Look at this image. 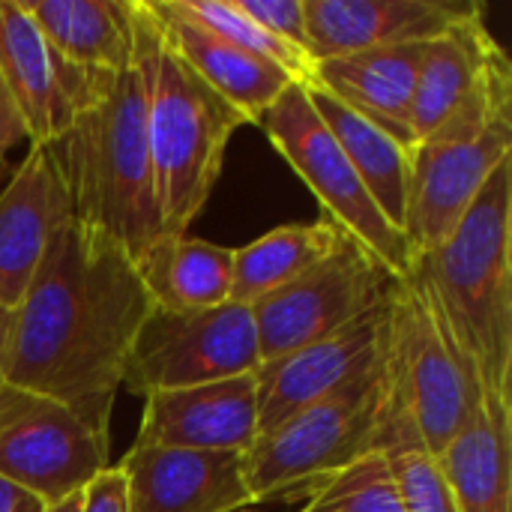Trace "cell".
Returning <instances> with one entry per match:
<instances>
[{"instance_id": "obj_27", "label": "cell", "mask_w": 512, "mask_h": 512, "mask_svg": "<svg viewBox=\"0 0 512 512\" xmlns=\"http://www.w3.org/2000/svg\"><path fill=\"white\" fill-rule=\"evenodd\" d=\"M180 12H186L189 18H195L198 24L210 27L213 33H219L222 39L282 66L294 81L309 84L312 81V66L303 63L297 54H291L282 42H276L261 24H255L240 6L237 0H174Z\"/></svg>"}, {"instance_id": "obj_6", "label": "cell", "mask_w": 512, "mask_h": 512, "mask_svg": "<svg viewBox=\"0 0 512 512\" xmlns=\"http://www.w3.org/2000/svg\"><path fill=\"white\" fill-rule=\"evenodd\" d=\"M387 417L384 354L336 393L300 408L243 453L252 504L300 486H315L351 462L381 450Z\"/></svg>"}, {"instance_id": "obj_11", "label": "cell", "mask_w": 512, "mask_h": 512, "mask_svg": "<svg viewBox=\"0 0 512 512\" xmlns=\"http://www.w3.org/2000/svg\"><path fill=\"white\" fill-rule=\"evenodd\" d=\"M512 156V114L459 144H417L411 150V186L405 237L414 258L438 249L462 222L492 171Z\"/></svg>"}, {"instance_id": "obj_9", "label": "cell", "mask_w": 512, "mask_h": 512, "mask_svg": "<svg viewBox=\"0 0 512 512\" xmlns=\"http://www.w3.org/2000/svg\"><path fill=\"white\" fill-rule=\"evenodd\" d=\"M393 276L348 234L294 282L252 303L261 363L327 339L369 312L390 291Z\"/></svg>"}, {"instance_id": "obj_21", "label": "cell", "mask_w": 512, "mask_h": 512, "mask_svg": "<svg viewBox=\"0 0 512 512\" xmlns=\"http://www.w3.org/2000/svg\"><path fill=\"white\" fill-rule=\"evenodd\" d=\"M507 57L486 18H468L444 36L426 42L414 87L411 132L414 144L426 141Z\"/></svg>"}, {"instance_id": "obj_18", "label": "cell", "mask_w": 512, "mask_h": 512, "mask_svg": "<svg viewBox=\"0 0 512 512\" xmlns=\"http://www.w3.org/2000/svg\"><path fill=\"white\" fill-rule=\"evenodd\" d=\"M147 3L159 21L165 42L246 123L258 126L261 117L273 108V102L294 84V78L282 66L222 39L210 27L180 12L174 0H147Z\"/></svg>"}, {"instance_id": "obj_16", "label": "cell", "mask_w": 512, "mask_h": 512, "mask_svg": "<svg viewBox=\"0 0 512 512\" xmlns=\"http://www.w3.org/2000/svg\"><path fill=\"white\" fill-rule=\"evenodd\" d=\"M72 219V195L54 147H30L0 192V303L6 309L21 303L48 243Z\"/></svg>"}, {"instance_id": "obj_26", "label": "cell", "mask_w": 512, "mask_h": 512, "mask_svg": "<svg viewBox=\"0 0 512 512\" xmlns=\"http://www.w3.org/2000/svg\"><path fill=\"white\" fill-rule=\"evenodd\" d=\"M300 512H405V501L387 453H369L315 483Z\"/></svg>"}, {"instance_id": "obj_19", "label": "cell", "mask_w": 512, "mask_h": 512, "mask_svg": "<svg viewBox=\"0 0 512 512\" xmlns=\"http://www.w3.org/2000/svg\"><path fill=\"white\" fill-rule=\"evenodd\" d=\"M423 51L426 42L318 60L309 84L327 90L345 108L375 123L399 144L414 147L411 108Z\"/></svg>"}, {"instance_id": "obj_3", "label": "cell", "mask_w": 512, "mask_h": 512, "mask_svg": "<svg viewBox=\"0 0 512 512\" xmlns=\"http://www.w3.org/2000/svg\"><path fill=\"white\" fill-rule=\"evenodd\" d=\"M510 246L512 156L492 171L456 231L414 258L483 387L501 396H512Z\"/></svg>"}, {"instance_id": "obj_24", "label": "cell", "mask_w": 512, "mask_h": 512, "mask_svg": "<svg viewBox=\"0 0 512 512\" xmlns=\"http://www.w3.org/2000/svg\"><path fill=\"white\" fill-rule=\"evenodd\" d=\"M309 102L348 156L351 168L369 189L378 210L405 234V207H408V186H411V150L399 144L393 135L378 129L375 123L363 120L351 108H345L327 90L306 84Z\"/></svg>"}, {"instance_id": "obj_25", "label": "cell", "mask_w": 512, "mask_h": 512, "mask_svg": "<svg viewBox=\"0 0 512 512\" xmlns=\"http://www.w3.org/2000/svg\"><path fill=\"white\" fill-rule=\"evenodd\" d=\"M342 240V228L330 219H318L309 225H282L270 234L252 240L243 249H234V282L231 300L252 306L261 297L279 291L294 282L300 273L324 261L336 243Z\"/></svg>"}, {"instance_id": "obj_32", "label": "cell", "mask_w": 512, "mask_h": 512, "mask_svg": "<svg viewBox=\"0 0 512 512\" xmlns=\"http://www.w3.org/2000/svg\"><path fill=\"white\" fill-rule=\"evenodd\" d=\"M45 501L0 477V512H45Z\"/></svg>"}, {"instance_id": "obj_4", "label": "cell", "mask_w": 512, "mask_h": 512, "mask_svg": "<svg viewBox=\"0 0 512 512\" xmlns=\"http://www.w3.org/2000/svg\"><path fill=\"white\" fill-rule=\"evenodd\" d=\"M147 48V144L162 234H186L210 201L231 135L246 120L165 42L147 0H132Z\"/></svg>"}, {"instance_id": "obj_29", "label": "cell", "mask_w": 512, "mask_h": 512, "mask_svg": "<svg viewBox=\"0 0 512 512\" xmlns=\"http://www.w3.org/2000/svg\"><path fill=\"white\" fill-rule=\"evenodd\" d=\"M237 6L261 24L276 42H282L291 54H297L303 63L315 69L309 33H306V15L303 0H237Z\"/></svg>"}, {"instance_id": "obj_8", "label": "cell", "mask_w": 512, "mask_h": 512, "mask_svg": "<svg viewBox=\"0 0 512 512\" xmlns=\"http://www.w3.org/2000/svg\"><path fill=\"white\" fill-rule=\"evenodd\" d=\"M258 366V333L249 306L234 300L192 312L153 306L135 333L120 387L147 399L159 390L249 375Z\"/></svg>"}, {"instance_id": "obj_5", "label": "cell", "mask_w": 512, "mask_h": 512, "mask_svg": "<svg viewBox=\"0 0 512 512\" xmlns=\"http://www.w3.org/2000/svg\"><path fill=\"white\" fill-rule=\"evenodd\" d=\"M387 390L420 447L438 459L480 405L483 381L417 270L393 279L384 339Z\"/></svg>"}, {"instance_id": "obj_31", "label": "cell", "mask_w": 512, "mask_h": 512, "mask_svg": "<svg viewBox=\"0 0 512 512\" xmlns=\"http://www.w3.org/2000/svg\"><path fill=\"white\" fill-rule=\"evenodd\" d=\"M18 141H27L24 138V126H21V117H18L9 93L0 84V177L6 171V159H9V153H12V147Z\"/></svg>"}, {"instance_id": "obj_35", "label": "cell", "mask_w": 512, "mask_h": 512, "mask_svg": "<svg viewBox=\"0 0 512 512\" xmlns=\"http://www.w3.org/2000/svg\"><path fill=\"white\" fill-rule=\"evenodd\" d=\"M237 512H252V510H237Z\"/></svg>"}, {"instance_id": "obj_20", "label": "cell", "mask_w": 512, "mask_h": 512, "mask_svg": "<svg viewBox=\"0 0 512 512\" xmlns=\"http://www.w3.org/2000/svg\"><path fill=\"white\" fill-rule=\"evenodd\" d=\"M435 462L459 512H512V396L483 387L477 411Z\"/></svg>"}, {"instance_id": "obj_10", "label": "cell", "mask_w": 512, "mask_h": 512, "mask_svg": "<svg viewBox=\"0 0 512 512\" xmlns=\"http://www.w3.org/2000/svg\"><path fill=\"white\" fill-rule=\"evenodd\" d=\"M108 468V435L66 405L0 384V477L57 504Z\"/></svg>"}, {"instance_id": "obj_33", "label": "cell", "mask_w": 512, "mask_h": 512, "mask_svg": "<svg viewBox=\"0 0 512 512\" xmlns=\"http://www.w3.org/2000/svg\"><path fill=\"white\" fill-rule=\"evenodd\" d=\"M9 336H12V309L0 303V384H3L6 357H9Z\"/></svg>"}, {"instance_id": "obj_28", "label": "cell", "mask_w": 512, "mask_h": 512, "mask_svg": "<svg viewBox=\"0 0 512 512\" xmlns=\"http://www.w3.org/2000/svg\"><path fill=\"white\" fill-rule=\"evenodd\" d=\"M402 489L405 512H459L438 462L420 447H399L387 453Z\"/></svg>"}, {"instance_id": "obj_7", "label": "cell", "mask_w": 512, "mask_h": 512, "mask_svg": "<svg viewBox=\"0 0 512 512\" xmlns=\"http://www.w3.org/2000/svg\"><path fill=\"white\" fill-rule=\"evenodd\" d=\"M258 126L327 210V219L342 228V234L357 240L393 279L414 270L408 237L378 210L348 156L312 108L306 84L294 81Z\"/></svg>"}, {"instance_id": "obj_13", "label": "cell", "mask_w": 512, "mask_h": 512, "mask_svg": "<svg viewBox=\"0 0 512 512\" xmlns=\"http://www.w3.org/2000/svg\"><path fill=\"white\" fill-rule=\"evenodd\" d=\"M312 60L420 45L486 15L477 0H303Z\"/></svg>"}, {"instance_id": "obj_12", "label": "cell", "mask_w": 512, "mask_h": 512, "mask_svg": "<svg viewBox=\"0 0 512 512\" xmlns=\"http://www.w3.org/2000/svg\"><path fill=\"white\" fill-rule=\"evenodd\" d=\"M387 297L339 333L267 360L255 369L258 381V435L276 429L300 408L336 393L384 354Z\"/></svg>"}, {"instance_id": "obj_14", "label": "cell", "mask_w": 512, "mask_h": 512, "mask_svg": "<svg viewBox=\"0 0 512 512\" xmlns=\"http://www.w3.org/2000/svg\"><path fill=\"white\" fill-rule=\"evenodd\" d=\"M0 84L21 117L30 147H51L66 135L81 69L48 45L24 0H0Z\"/></svg>"}, {"instance_id": "obj_1", "label": "cell", "mask_w": 512, "mask_h": 512, "mask_svg": "<svg viewBox=\"0 0 512 512\" xmlns=\"http://www.w3.org/2000/svg\"><path fill=\"white\" fill-rule=\"evenodd\" d=\"M153 309L129 252L72 219L12 309L3 384L48 396L108 435L135 333Z\"/></svg>"}, {"instance_id": "obj_22", "label": "cell", "mask_w": 512, "mask_h": 512, "mask_svg": "<svg viewBox=\"0 0 512 512\" xmlns=\"http://www.w3.org/2000/svg\"><path fill=\"white\" fill-rule=\"evenodd\" d=\"M135 270L153 306L168 312L213 309L231 300L234 249L189 234H162Z\"/></svg>"}, {"instance_id": "obj_23", "label": "cell", "mask_w": 512, "mask_h": 512, "mask_svg": "<svg viewBox=\"0 0 512 512\" xmlns=\"http://www.w3.org/2000/svg\"><path fill=\"white\" fill-rule=\"evenodd\" d=\"M48 45L75 69L117 72L129 63L135 33L129 0H24Z\"/></svg>"}, {"instance_id": "obj_17", "label": "cell", "mask_w": 512, "mask_h": 512, "mask_svg": "<svg viewBox=\"0 0 512 512\" xmlns=\"http://www.w3.org/2000/svg\"><path fill=\"white\" fill-rule=\"evenodd\" d=\"M129 512H237L252 504L243 453H195L132 444L117 465Z\"/></svg>"}, {"instance_id": "obj_34", "label": "cell", "mask_w": 512, "mask_h": 512, "mask_svg": "<svg viewBox=\"0 0 512 512\" xmlns=\"http://www.w3.org/2000/svg\"><path fill=\"white\" fill-rule=\"evenodd\" d=\"M81 504H84V495L75 492V495H69V498H63L57 504H48L45 512H81Z\"/></svg>"}, {"instance_id": "obj_15", "label": "cell", "mask_w": 512, "mask_h": 512, "mask_svg": "<svg viewBox=\"0 0 512 512\" xmlns=\"http://www.w3.org/2000/svg\"><path fill=\"white\" fill-rule=\"evenodd\" d=\"M258 438V381L255 372L159 390L144 399L135 444L195 450V453H246Z\"/></svg>"}, {"instance_id": "obj_30", "label": "cell", "mask_w": 512, "mask_h": 512, "mask_svg": "<svg viewBox=\"0 0 512 512\" xmlns=\"http://www.w3.org/2000/svg\"><path fill=\"white\" fill-rule=\"evenodd\" d=\"M81 495H84L81 512H129L126 480L117 465H108L102 474H96Z\"/></svg>"}, {"instance_id": "obj_2", "label": "cell", "mask_w": 512, "mask_h": 512, "mask_svg": "<svg viewBox=\"0 0 512 512\" xmlns=\"http://www.w3.org/2000/svg\"><path fill=\"white\" fill-rule=\"evenodd\" d=\"M132 57L117 72H84L66 135L51 144L78 222L117 240L138 261L159 237L147 144V48L129 0Z\"/></svg>"}]
</instances>
